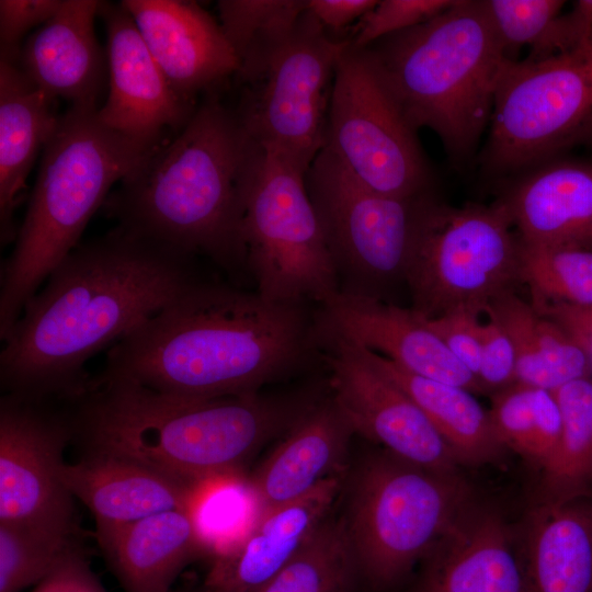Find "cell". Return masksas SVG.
<instances>
[{"label": "cell", "instance_id": "1", "mask_svg": "<svg viewBox=\"0 0 592 592\" xmlns=\"http://www.w3.org/2000/svg\"><path fill=\"white\" fill-rule=\"evenodd\" d=\"M204 280L195 258L121 226L79 243L27 301L3 340L7 392L70 400L86 364Z\"/></svg>", "mask_w": 592, "mask_h": 592}, {"label": "cell", "instance_id": "2", "mask_svg": "<svg viewBox=\"0 0 592 592\" xmlns=\"http://www.w3.org/2000/svg\"><path fill=\"white\" fill-rule=\"evenodd\" d=\"M319 344L306 303L204 278L113 344L98 377L189 399L240 396L296 372Z\"/></svg>", "mask_w": 592, "mask_h": 592}, {"label": "cell", "instance_id": "3", "mask_svg": "<svg viewBox=\"0 0 592 592\" xmlns=\"http://www.w3.org/2000/svg\"><path fill=\"white\" fill-rule=\"evenodd\" d=\"M264 148L213 99L161 143L103 204L118 226L226 271L247 269L243 219Z\"/></svg>", "mask_w": 592, "mask_h": 592}, {"label": "cell", "instance_id": "4", "mask_svg": "<svg viewBox=\"0 0 592 592\" xmlns=\"http://www.w3.org/2000/svg\"><path fill=\"white\" fill-rule=\"evenodd\" d=\"M314 401L259 392L189 399L95 376L69 406L73 437L86 452L123 456L192 485L243 471L250 458L291 429Z\"/></svg>", "mask_w": 592, "mask_h": 592}, {"label": "cell", "instance_id": "5", "mask_svg": "<svg viewBox=\"0 0 592 592\" xmlns=\"http://www.w3.org/2000/svg\"><path fill=\"white\" fill-rule=\"evenodd\" d=\"M158 146L107 127L95 105H71L59 116L43 149L13 250L1 267V341L53 270L79 244L110 189Z\"/></svg>", "mask_w": 592, "mask_h": 592}, {"label": "cell", "instance_id": "6", "mask_svg": "<svg viewBox=\"0 0 592 592\" xmlns=\"http://www.w3.org/2000/svg\"><path fill=\"white\" fill-rule=\"evenodd\" d=\"M405 117L465 167L488 130L508 59L483 0H456L435 18L365 48Z\"/></svg>", "mask_w": 592, "mask_h": 592}, {"label": "cell", "instance_id": "7", "mask_svg": "<svg viewBox=\"0 0 592 592\" xmlns=\"http://www.w3.org/2000/svg\"><path fill=\"white\" fill-rule=\"evenodd\" d=\"M457 473L431 470L387 451L355 471L343 520L358 578L375 590L399 583L473 504Z\"/></svg>", "mask_w": 592, "mask_h": 592}, {"label": "cell", "instance_id": "8", "mask_svg": "<svg viewBox=\"0 0 592 592\" xmlns=\"http://www.w3.org/2000/svg\"><path fill=\"white\" fill-rule=\"evenodd\" d=\"M521 240L503 205L452 206L429 193L415 206L405 269L411 308L434 318L458 308L478 314L520 281Z\"/></svg>", "mask_w": 592, "mask_h": 592}, {"label": "cell", "instance_id": "9", "mask_svg": "<svg viewBox=\"0 0 592 592\" xmlns=\"http://www.w3.org/2000/svg\"><path fill=\"white\" fill-rule=\"evenodd\" d=\"M580 145L592 146V7L569 50L506 59L480 163L491 175L511 178Z\"/></svg>", "mask_w": 592, "mask_h": 592}, {"label": "cell", "instance_id": "10", "mask_svg": "<svg viewBox=\"0 0 592 592\" xmlns=\"http://www.w3.org/2000/svg\"><path fill=\"white\" fill-rule=\"evenodd\" d=\"M264 150L246 203L247 269L264 298L322 305L341 289L307 192L306 173L283 156Z\"/></svg>", "mask_w": 592, "mask_h": 592}, {"label": "cell", "instance_id": "11", "mask_svg": "<svg viewBox=\"0 0 592 592\" xmlns=\"http://www.w3.org/2000/svg\"><path fill=\"white\" fill-rule=\"evenodd\" d=\"M325 147L373 191L401 198L429 193L431 169L417 132L368 52L350 42L335 68Z\"/></svg>", "mask_w": 592, "mask_h": 592}, {"label": "cell", "instance_id": "12", "mask_svg": "<svg viewBox=\"0 0 592 592\" xmlns=\"http://www.w3.org/2000/svg\"><path fill=\"white\" fill-rule=\"evenodd\" d=\"M349 39H332L306 9L289 43L264 76L248 84L236 110L264 149L306 173L326 146V127L337 65Z\"/></svg>", "mask_w": 592, "mask_h": 592}, {"label": "cell", "instance_id": "13", "mask_svg": "<svg viewBox=\"0 0 592 592\" xmlns=\"http://www.w3.org/2000/svg\"><path fill=\"white\" fill-rule=\"evenodd\" d=\"M305 183L337 270L369 282L405 277L421 195L401 198L371 190L326 147Z\"/></svg>", "mask_w": 592, "mask_h": 592}, {"label": "cell", "instance_id": "14", "mask_svg": "<svg viewBox=\"0 0 592 592\" xmlns=\"http://www.w3.org/2000/svg\"><path fill=\"white\" fill-rule=\"evenodd\" d=\"M7 392L0 401V523L77 532L59 470L73 437L70 406Z\"/></svg>", "mask_w": 592, "mask_h": 592}, {"label": "cell", "instance_id": "15", "mask_svg": "<svg viewBox=\"0 0 592 592\" xmlns=\"http://www.w3.org/2000/svg\"><path fill=\"white\" fill-rule=\"evenodd\" d=\"M319 340L327 348L321 356L330 371L331 397L354 433L414 465L457 473L459 463L424 412L355 342L320 327Z\"/></svg>", "mask_w": 592, "mask_h": 592}, {"label": "cell", "instance_id": "16", "mask_svg": "<svg viewBox=\"0 0 592 592\" xmlns=\"http://www.w3.org/2000/svg\"><path fill=\"white\" fill-rule=\"evenodd\" d=\"M99 14L106 29L110 91L98 116L123 135L160 145L167 128L185 126L193 104L173 91L121 3L101 2Z\"/></svg>", "mask_w": 592, "mask_h": 592}, {"label": "cell", "instance_id": "17", "mask_svg": "<svg viewBox=\"0 0 592 592\" xmlns=\"http://www.w3.org/2000/svg\"><path fill=\"white\" fill-rule=\"evenodd\" d=\"M318 325L415 375L482 392L477 378L412 309L384 303L371 294L340 291L321 305Z\"/></svg>", "mask_w": 592, "mask_h": 592}, {"label": "cell", "instance_id": "18", "mask_svg": "<svg viewBox=\"0 0 592 592\" xmlns=\"http://www.w3.org/2000/svg\"><path fill=\"white\" fill-rule=\"evenodd\" d=\"M148 50L182 99L194 96L238 71L219 22L193 1L124 0Z\"/></svg>", "mask_w": 592, "mask_h": 592}, {"label": "cell", "instance_id": "19", "mask_svg": "<svg viewBox=\"0 0 592 592\" xmlns=\"http://www.w3.org/2000/svg\"><path fill=\"white\" fill-rule=\"evenodd\" d=\"M412 592H528L523 560L499 512L473 503L422 560Z\"/></svg>", "mask_w": 592, "mask_h": 592}, {"label": "cell", "instance_id": "20", "mask_svg": "<svg viewBox=\"0 0 592 592\" xmlns=\"http://www.w3.org/2000/svg\"><path fill=\"white\" fill-rule=\"evenodd\" d=\"M511 178L497 201L521 241L592 249V156L563 153Z\"/></svg>", "mask_w": 592, "mask_h": 592}, {"label": "cell", "instance_id": "21", "mask_svg": "<svg viewBox=\"0 0 592 592\" xmlns=\"http://www.w3.org/2000/svg\"><path fill=\"white\" fill-rule=\"evenodd\" d=\"M341 475L306 496L262 511L244 538L213 559L205 579L207 592H254L281 571L307 544L341 490Z\"/></svg>", "mask_w": 592, "mask_h": 592}, {"label": "cell", "instance_id": "22", "mask_svg": "<svg viewBox=\"0 0 592 592\" xmlns=\"http://www.w3.org/2000/svg\"><path fill=\"white\" fill-rule=\"evenodd\" d=\"M101 1L62 0L59 10L22 45L15 64L54 101L95 105L107 58L94 33Z\"/></svg>", "mask_w": 592, "mask_h": 592}, {"label": "cell", "instance_id": "23", "mask_svg": "<svg viewBox=\"0 0 592 592\" xmlns=\"http://www.w3.org/2000/svg\"><path fill=\"white\" fill-rule=\"evenodd\" d=\"M86 453L75 464L64 463L59 476L93 514L98 540L149 515L185 510L191 485L123 456Z\"/></svg>", "mask_w": 592, "mask_h": 592}, {"label": "cell", "instance_id": "24", "mask_svg": "<svg viewBox=\"0 0 592 592\" xmlns=\"http://www.w3.org/2000/svg\"><path fill=\"white\" fill-rule=\"evenodd\" d=\"M353 434L331 395L317 401L249 477L261 512L299 499L325 480L341 475Z\"/></svg>", "mask_w": 592, "mask_h": 592}, {"label": "cell", "instance_id": "25", "mask_svg": "<svg viewBox=\"0 0 592 592\" xmlns=\"http://www.w3.org/2000/svg\"><path fill=\"white\" fill-rule=\"evenodd\" d=\"M54 100L15 62L0 58V236L15 240L13 214L38 151L45 148L59 116Z\"/></svg>", "mask_w": 592, "mask_h": 592}, {"label": "cell", "instance_id": "26", "mask_svg": "<svg viewBox=\"0 0 592 592\" xmlns=\"http://www.w3.org/2000/svg\"><path fill=\"white\" fill-rule=\"evenodd\" d=\"M527 525L528 592H592V501L543 500Z\"/></svg>", "mask_w": 592, "mask_h": 592}, {"label": "cell", "instance_id": "27", "mask_svg": "<svg viewBox=\"0 0 592 592\" xmlns=\"http://www.w3.org/2000/svg\"><path fill=\"white\" fill-rule=\"evenodd\" d=\"M98 542L125 592H169L183 568L202 555L184 509L149 515Z\"/></svg>", "mask_w": 592, "mask_h": 592}, {"label": "cell", "instance_id": "28", "mask_svg": "<svg viewBox=\"0 0 592 592\" xmlns=\"http://www.w3.org/2000/svg\"><path fill=\"white\" fill-rule=\"evenodd\" d=\"M356 344L379 372L420 407L459 464H487L503 454L505 447L494 431L489 411L483 409L474 392L415 375L391 360Z\"/></svg>", "mask_w": 592, "mask_h": 592}, {"label": "cell", "instance_id": "29", "mask_svg": "<svg viewBox=\"0 0 592 592\" xmlns=\"http://www.w3.org/2000/svg\"><path fill=\"white\" fill-rule=\"evenodd\" d=\"M485 312L502 326L512 341L516 383L554 390L592 376L588 357L570 335L514 291L492 300Z\"/></svg>", "mask_w": 592, "mask_h": 592}, {"label": "cell", "instance_id": "30", "mask_svg": "<svg viewBox=\"0 0 592 592\" xmlns=\"http://www.w3.org/2000/svg\"><path fill=\"white\" fill-rule=\"evenodd\" d=\"M220 27L238 60L237 77L261 79L293 37L307 0H220Z\"/></svg>", "mask_w": 592, "mask_h": 592}, {"label": "cell", "instance_id": "31", "mask_svg": "<svg viewBox=\"0 0 592 592\" xmlns=\"http://www.w3.org/2000/svg\"><path fill=\"white\" fill-rule=\"evenodd\" d=\"M201 554L213 559L235 548L257 522L261 506L241 473L212 476L190 486L185 504Z\"/></svg>", "mask_w": 592, "mask_h": 592}, {"label": "cell", "instance_id": "32", "mask_svg": "<svg viewBox=\"0 0 592 592\" xmlns=\"http://www.w3.org/2000/svg\"><path fill=\"white\" fill-rule=\"evenodd\" d=\"M551 392L561 414L558 444L543 468V500L584 496L592 481V376L566 383Z\"/></svg>", "mask_w": 592, "mask_h": 592}, {"label": "cell", "instance_id": "33", "mask_svg": "<svg viewBox=\"0 0 592 592\" xmlns=\"http://www.w3.org/2000/svg\"><path fill=\"white\" fill-rule=\"evenodd\" d=\"M489 414L504 445L543 467L561 431V414L551 390L515 383L492 394Z\"/></svg>", "mask_w": 592, "mask_h": 592}, {"label": "cell", "instance_id": "34", "mask_svg": "<svg viewBox=\"0 0 592 592\" xmlns=\"http://www.w3.org/2000/svg\"><path fill=\"white\" fill-rule=\"evenodd\" d=\"M356 578L343 520L328 517L299 553L254 592H350Z\"/></svg>", "mask_w": 592, "mask_h": 592}, {"label": "cell", "instance_id": "35", "mask_svg": "<svg viewBox=\"0 0 592 592\" xmlns=\"http://www.w3.org/2000/svg\"><path fill=\"white\" fill-rule=\"evenodd\" d=\"M496 32L510 53L527 46V60H542L576 45L563 0H483Z\"/></svg>", "mask_w": 592, "mask_h": 592}, {"label": "cell", "instance_id": "36", "mask_svg": "<svg viewBox=\"0 0 592 592\" xmlns=\"http://www.w3.org/2000/svg\"><path fill=\"white\" fill-rule=\"evenodd\" d=\"M520 281L533 303L592 306V249L521 241Z\"/></svg>", "mask_w": 592, "mask_h": 592}, {"label": "cell", "instance_id": "37", "mask_svg": "<svg viewBox=\"0 0 592 592\" xmlns=\"http://www.w3.org/2000/svg\"><path fill=\"white\" fill-rule=\"evenodd\" d=\"M77 532L0 523V592L42 581L72 549Z\"/></svg>", "mask_w": 592, "mask_h": 592}, {"label": "cell", "instance_id": "38", "mask_svg": "<svg viewBox=\"0 0 592 592\" xmlns=\"http://www.w3.org/2000/svg\"><path fill=\"white\" fill-rule=\"evenodd\" d=\"M456 0H378L361 20L354 36V48H366L389 35L415 27L441 14Z\"/></svg>", "mask_w": 592, "mask_h": 592}, {"label": "cell", "instance_id": "39", "mask_svg": "<svg viewBox=\"0 0 592 592\" xmlns=\"http://www.w3.org/2000/svg\"><path fill=\"white\" fill-rule=\"evenodd\" d=\"M478 316V312L465 308L434 318L420 316L424 325L476 378L480 365L482 328Z\"/></svg>", "mask_w": 592, "mask_h": 592}, {"label": "cell", "instance_id": "40", "mask_svg": "<svg viewBox=\"0 0 592 592\" xmlns=\"http://www.w3.org/2000/svg\"><path fill=\"white\" fill-rule=\"evenodd\" d=\"M482 392L494 394L516 383V357L502 326L489 318L481 328V355L477 374Z\"/></svg>", "mask_w": 592, "mask_h": 592}, {"label": "cell", "instance_id": "41", "mask_svg": "<svg viewBox=\"0 0 592 592\" xmlns=\"http://www.w3.org/2000/svg\"><path fill=\"white\" fill-rule=\"evenodd\" d=\"M61 3L62 0H1L0 58L15 62L26 32L47 22Z\"/></svg>", "mask_w": 592, "mask_h": 592}, {"label": "cell", "instance_id": "42", "mask_svg": "<svg viewBox=\"0 0 592 592\" xmlns=\"http://www.w3.org/2000/svg\"><path fill=\"white\" fill-rule=\"evenodd\" d=\"M33 592H106L80 547L69 551Z\"/></svg>", "mask_w": 592, "mask_h": 592}, {"label": "cell", "instance_id": "43", "mask_svg": "<svg viewBox=\"0 0 592 592\" xmlns=\"http://www.w3.org/2000/svg\"><path fill=\"white\" fill-rule=\"evenodd\" d=\"M536 310L557 322L581 348L592 367V306L536 301Z\"/></svg>", "mask_w": 592, "mask_h": 592}, {"label": "cell", "instance_id": "44", "mask_svg": "<svg viewBox=\"0 0 592 592\" xmlns=\"http://www.w3.org/2000/svg\"><path fill=\"white\" fill-rule=\"evenodd\" d=\"M378 0H307L308 12L327 30L338 31L361 20Z\"/></svg>", "mask_w": 592, "mask_h": 592}]
</instances>
